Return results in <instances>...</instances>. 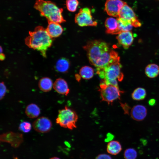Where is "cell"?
<instances>
[{"label": "cell", "mask_w": 159, "mask_h": 159, "mask_svg": "<svg viewBox=\"0 0 159 159\" xmlns=\"http://www.w3.org/2000/svg\"><path fill=\"white\" fill-rule=\"evenodd\" d=\"M90 63L97 70L102 69L120 59L118 53L111 49L109 44L100 40L88 42L83 47Z\"/></svg>", "instance_id": "obj_1"}, {"label": "cell", "mask_w": 159, "mask_h": 159, "mask_svg": "<svg viewBox=\"0 0 159 159\" xmlns=\"http://www.w3.org/2000/svg\"><path fill=\"white\" fill-rule=\"evenodd\" d=\"M26 44L30 48L39 51L44 57L46 51L52 45V40L46 29L42 26L36 27L33 31L29 32V35L25 40Z\"/></svg>", "instance_id": "obj_2"}, {"label": "cell", "mask_w": 159, "mask_h": 159, "mask_svg": "<svg viewBox=\"0 0 159 159\" xmlns=\"http://www.w3.org/2000/svg\"><path fill=\"white\" fill-rule=\"evenodd\" d=\"M34 7L39 12L41 16L45 17L48 21L59 24L66 21L62 14L63 9L58 7L50 1L37 0Z\"/></svg>", "instance_id": "obj_3"}, {"label": "cell", "mask_w": 159, "mask_h": 159, "mask_svg": "<svg viewBox=\"0 0 159 159\" xmlns=\"http://www.w3.org/2000/svg\"><path fill=\"white\" fill-rule=\"evenodd\" d=\"M120 60L110 64L103 69L97 70V73L103 82L118 87V81H122L124 78Z\"/></svg>", "instance_id": "obj_4"}, {"label": "cell", "mask_w": 159, "mask_h": 159, "mask_svg": "<svg viewBox=\"0 0 159 159\" xmlns=\"http://www.w3.org/2000/svg\"><path fill=\"white\" fill-rule=\"evenodd\" d=\"M78 119L76 112L66 106L59 111L56 122L62 127L72 130L76 127Z\"/></svg>", "instance_id": "obj_5"}, {"label": "cell", "mask_w": 159, "mask_h": 159, "mask_svg": "<svg viewBox=\"0 0 159 159\" xmlns=\"http://www.w3.org/2000/svg\"><path fill=\"white\" fill-rule=\"evenodd\" d=\"M99 91L102 100L108 104L120 99L121 93L123 92L119 90V87L103 82L100 85Z\"/></svg>", "instance_id": "obj_6"}, {"label": "cell", "mask_w": 159, "mask_h": 159, "mask_svg": "<svg viewBox=\"0 0 159 159\" xmlns=\"http://www.w3.org/2000/svg\"><path fill=\"white\" fill-rule=\"evenodd\" d=\"M74 20L76 23L81 27L95 26L97 25V21L93 19L90 9L88 7L80 9L75 15Z\"/></svg>", "instance_id": "obj_7"}, {"label": "cell", "mask_w": 159, "mask_h": 159, "mask_svg": "<svg viewBox=\"0 0 159 159\" xmlns=\"http://www.w3.org/2000/svg\"><path fill=\"white\" fill-rule=\"evenodd\" d=\"M0 140L1 142L9 143L12 147L16 148L23 142V138L22 134L10 131L1 134Z\"/></svg>", "instance_id": "obj_8"}, {"label": "cell", "mask_w": 159, "mask_h": 159, "mask_svg": "<svg viewBox=\"0 0 159 159\" xmlns=\"http://www.w3.org/2000/svg\"><path fill=\"white\" fill-rule=\"evenodd\" d=\"M118 17L128 21L134 27H139L141 25L140 22L138 19L132 8L127 4L126 3L121 9Z\"/></svg>", "instance_id": "obj_9"}, {"label": "cell", "mask_w": 159, "mask_h": 159, "mask_svg": "<svg viewBox=\"0 0 159 159\" xmlns=\"http://www.w3.org/2000/svg\"><path fill=\"white\" fill-rule=\"evenodd\" d=\"M126 3L121 0H106L104 11L109 15L118 18L121 9Z\"/></svg>", "instance_id": "obj_10"}, {"label": "cell", "mask_w": 159, "mask_h": 159, "mask_svg": "<svg viewBox=\"0 0 159 159\" xmlns=\"http://www.w3.org/2000/svg\"><path fill=\"white\" fill-rule=\"evenodd\" d=\"M52 124L51 120L48 118L41 117L38 118L33 122V127L36 131L42 133L49 132L51 129Z\"/></svg>", "instance_id": "obj_11"}, {"label": "cell", "mask_w": 159, "mask_h": 159, "mask_svg": "<svg viewBox=\"0 0 159 159\" xmlns=\"http://www.w3.org/2000/svg\"><path fill=\"white\" fill-rule=\"evenodd\" d=\"M119 43L125 49H127L132 44L133 36L130 31L122 32L116 37Z\"/></svg>", "instance_id": "obj_12"}, {"label": "cell", "mask_w": 159, "mask_h": 159, "mask_svg": "<svg viewBox=\"0 0 159 159\" xmlns=\"http://www.w3.org/2000/svg\"><path fill=\"white\" fill-rule=\"evenodd\" d=\"M130 115L132 119L137 121L143 120L147 114V110L144 106L138 105L134 106L130 111Z\"/></svg>", "instance_id": "obj_13"}, {"label": "cell", "mask_w": 159, "mask_h": 159, "mask_svg": "<svg viewBox=\"0 0 159 159\" xmlns=\"http://www.w3.org/2000/svg\"><path fill=\"white\" fill-rule=\"evenodd\" d=\"M106 33L108 34H118L121 32L118 28L117 19L113 17L107 18L105 21Z\"/></svg>", "instance_id": "obj_14"}, {"label": "cell", "mask_w": 159, "mask_h": 159, "mask_svg": "<svg viewBox=\"0 0 159 159\" xmlns=\"http://www.w3.org/2000/svg\"><path fill=\"white\" fill-rule=\"evenodd\" d=\"M48 22L46 29L52 38L58 37L62 34L63 29L59 24L53 22L48 21Z\"/></svg>", "instance_id": "obj_15"}, {"label": "cell", "mask_w": 159, "mask_h": 159, "mask_svg": "<svg viewBox=\"0 0 159 159\" xmlns=\"http://www.w3.org/2000/svg\"><path fill=\"white\" fill-rule=\"evenodd\" d=\"M53 88L57 92L61 94L67 95L69 92V89L67 82L61 78L56 80L53 84Z\"/></svg>", "instance_id": "obj_16"}, {"label": "cell", "mask_w": 159, "mask_h": 159, "mask_svg": "<svg viewBox=\"0 0 159 159\" xmlns=\"http://www.w3.org/2000/svg\"><path fill=\"white\" fill-rule=\"evenodd\" d=\"M122 150L120 143L117 140H112L107 143V151L109 154L116 155L119 154Z\"/></svg>", "instance_id": "obj_17"}, {"label": "cell", "mask_w": 159, "mask_h": 159, "mask_svg": "<svg viewBox=\"0 0 159 159\" xmlns=\"http://www.w3.org/2000/svg\"><path fill=\"white\" fill-rule=\"evenodd\" d=\"M70 63L69 60L65 58H62L57 61L55 65L56 70L59 72H67L69 67Z\"/></svg>", "instance_id": "obj_18"}, {"label": "cell", "mask_w": 159, "mask_h": 159, "mask_svg": "<svg viewBox=\"0 0 159 159\" xmlns=\"http://www.w3.org/2000/svg\"><path fill=\"white\" fill-rule=\"evenodd\" d=\"M25 112L29 117L34 118L37 117L39 115L40 109L36 104L31 103L26 106Z\"/></svg>", "instance_id": "obj_19"}, {"label": "cell", "mask_w": 159, "mask_h": 159, "mask_svg": "<svg viewBox=\"0 0 159 159\" xmlns=\"http://www.w3.org/2000/svg\"><path fill=\"white\" fill-rule=\"evenodd\" d=\"M53 85L52 80L48 77L42 78L38 83V86L40 89L45 92L50 91L53 86Z\"/></svg>", "instance_id": "obj_20"}, {"label": "cell", "mask_w": 159, "mask_h": 159, "mask_svg": "<svg viewBox=\"0 0 159 159\" xmlns=\"http://www.w3.org/2000/svg\"><path fill=\"white\" fill-rule=\"evenodd\" d=\"M145 73L149 78H155L159 74V66L155 64H149L145 69Z\"/></svg>", "instance_id": "obj_21"}, {"label": "cell", "mask_w": 159, "mask_h": 159, "mask_svg": "<svg viewBox=\"0 0 159 159\" xmlns=\"http://www.w3.org/2000/svg\"><path fill=\"white\" fill-rule=\"evenodd\" d=\"M118 28L122 32L130 31L133 27V26L128 21L120 17L117 18Z\"/></svg>", "instance_id": "obj_22"}, {"label": "cell", "mask_w": 159, "mask_h": 159, "mask_svg": "<svg viewBox=\"0 0 159 159\" xmlns=\"http://www.w3.org/2000/svg\"><path fill=\"white\" fill-rule=\"evenodd\" d=\"M146 96L145 90L142 87H138L135 89L131 94L132 99L135 100H144Z\"/></svg>", "instance_id": "obj_23"}, {"label": "cell", "mask_w": 159, "mask_h": 159, "mask_svg": "<svg viewBox=\"0 0 159 159\" xmlns=\"http://www.w3.org/2000/svg\"><path fill=\"white\" fill-rule=\"evenodd\" d=\"M79 74L80 76L85 79H90L92 78L94 74L93 69L88 66H84L80 69Z\"/></svg>", "instance_id": "obj_24"}, {"label": "cell", "mask_w": 159, "mask_h": 159, "mask_svg": "<svg viewBox=\"0 0 159 159\" xmlns=\"http://www.w3.org/2000/svg\"><path fill=\"white\" fill-rule=\"evenodd\" d=\"M78 0H66V6L68 11L71 12L75 11L79 5Z\"/></svg>", "instance_id": "obj_25"}, {"label": "cell", "mask_w": 159, "mask_h": 159, "mask_svg": "<svg viewBox=\"0 0 159 159\" xmlns=\"http://www.w3.org/2000/svg\"><path fill=\"white\" fill-rule=\"evenodd\" d=\"M137 155L136 151L132 148H128L126 149L124 153L125 159H136Z\"/></svg>", "instance_id": "obj_26"}, {"label": "cell", "mask_w": 159, "mask_h": 159, "mask_svg": "<svg viewBox=\"0 0 159 159\" xmlns=\"http://www.w3.org/2000/svg\"><path fill=\"white\" fill-rule=\"evenodd\" d=\"M19 128V130L22 132L24 133H27L31 130V125L29 122H23L20 124Z\"/></svg>", "instance_id": "obj_27"}, {"label": "cell", "mask_w": 159, "mask_h": 159, "mask_svg": "<svg viewBox=\"0 0 159 159\" xmlns=\"http://www.w3.org/2000/svg\"><path fill=\"white\" fill-rule=\"evenodd\" d=\"M0 99H2L5 96L7 92V89L4 82H2L0 83Z\"/></svg>", "instance_id": "obj_28"}, {"label": "cell", "mask_w": 159, "mask_h": 159, "mask_svg": "<svg viewBox=\"0 0 159 159\" xmlns=\"http://www.w3.org/2000/svg\"><path fill=\"white\" fill-rule=\"evenodd\" d=\"M121 105L122 107L125 114H129L130 107L126 103H121Z\"/></svg>", "instance_id": "obj_29"}, {"label": "cell", "mask_w": 159, "mask_h": 159, "mask_svg": "<svg viewBox=\"0 0 159 159\" xmlns=\"http://www.w3.org/2000/svg\"><path fill=\"white\" fill-rule=\"evenodd\" d=\"M95 159H112L109 155L106 154H101L98 155Z\"/></svg>", "instance_id": "obj_30"}, {"label": "cell", "mask_w": 159, "mask_h": 159, "mask_svg": "<svg viewBox=\"0 0 159 159\" xmlns=\"http://www.w3.org/2000/svg\"><path fill=\"white\" fill-rule=\"evenodd\" d=\"M156 100L155 99L152 98L149 100L148 101V104L149 105L153 106L156 104Z\"/></svg>", "instance_id": "obj_31"}, {"label": "cell", "mask_w": 159, "mask_h": 159, "mask_svg": "<svg viewBox=\"0 0 159 159\" xmlns=\"http://www.w3.org/2000/svg\"><path fill=\"white\" fill-rule=\"evenodd\" d=\"M5 58V56L3 53H0V59L1 60H3Z\"/></svg>", "instance_id": "obj_32"}, {"label": "cell", "mask_w": 159, "mask_h": 159, "mask_svg": "<svg viewBox=\"0 0 159 159\" xmlns=\"http://www.w3.org/2000/svg\"><path fill=\"white\" fill-rule=\"evenodd\" d=\"M49 159H60L57 157H53Z\"/></svg>", "instance_id": "obj_33"}, {"label": "cell", "mask_w": 159, "mask_h": 159, "mask_svg": "<svg viewBox=\"0 0 159 159\" xmlns=\"http://www.w3.org/2000/svg\"><path fill=\"white\" fill-rule=\"evenodd\" d=\"M3 52V50L1 48V47H0V53H2V52Z\"/></svg>", "instance_id": "obj_34"}]
</instances>
